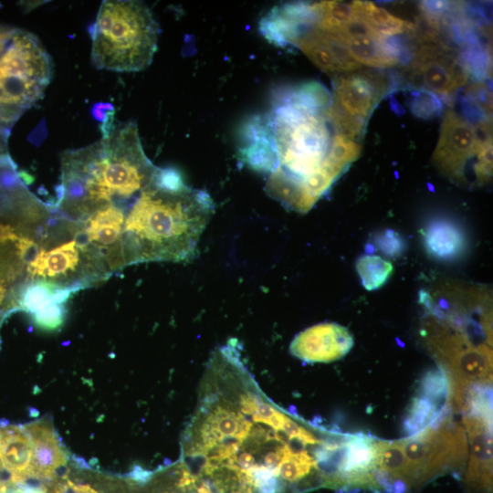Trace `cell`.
Masks as SVG:
<instances>
[{
  "label": "cell",
  "mask_w": 493,
  "mask_h": 493,
  "mask_svg": "<svg viewBox=\"0 0 493 493\" xmlns=\"http://www.w3.org/2000/svg\"><path fill=\"white\" fill-rule=\"evenodd\" d=\"M411 79L428 91L451 97L470 76L460 56L434 35H421L412 49Z\"/></svg>",
  "instance_id": "cell-7"
},
{
  "label": "cell",
  "mask_w": 493,
  "mask_h": 493,
  "mask_svg": "<svg viewBox=\"0 0 493 493\" xmlns=\"http://www.w3.org/2000/svg\"><path fill=\"white\" fill-rule=\"evenodd\" d=\"M321 70L328 73H348L361 68L347 53L344 47L334 36L309 27L302 32L292 43Z\"/></svg>",
  "instance_id": "cell-13"
},
{
  "label": "cell",
  "mask_w": 493,
  "mask_h": 493,
  "mask_svg": "<svg viewBox=\"0 0 493 493\" xmlns=\"http://www.w3.org/2000/svg\"><path fill=\"white\" fill-rule=\"evenodd\" d=\"M465 244L466 239L460 228L446 220L431 223L424 233L426 252L440 260H450L458 257Z\"/></svg>",
  "instance_id": "cell-17"
},
{
  "label": "cell",
  "mask_w": 493,
  "mask_h": 493,
  "mask_svg": "<svg viewBox=\"0 0 493 493\" xmlns=\"http://www.w3.org/2000/svg\"><path fill=\"white\" fill-rule=\"evenodd\" d=\"M72 288L53 282L33 279L20 292L18 309L27 312L31 318L47 311L55 305L64 304L76 292Z\"/></svg>",
  "instance_id": "cell-15"
},
{
  "label": "cell",
  "mask_w": 493,
  "mask_h": 493,
  "mask_svg": "<svg viewBox=\"0 0 493 493\" xmlns=\"http://www.w3.org/2000/svg\"><path fill=\"white\" fill-rule=\"evenodd\" d=\"M0 462L13 484H41L35 477L32 445L23 425L0 420Z\"/></svg>",
  "instance_id": "cell-12"
},
{
  "label": "cell",
  "mask_w": 493,
  "mask_h": 493,
  "mask_svg": "<svg viewBox=\"0 0 493 493\" xmlns=\"http://www.w3.org/2000/svg\"><path fill=\"white\" fill-rule=\"evenodd\" d=\"M331 101L323 85L309 82L285 91L263 117L276 158L268 194L299 212L310 209L344 173L329 159Z\"/></svg>",
  "instance_id": "cell-1"
},
{
  "label": "cell",
  "mask_w": 493,
  "mask_h": 493,
  "mask_svg": "<svg viewBox=\"0 0 493 493\" xmlns=\"http://www.w3.org/2000/svg\"><path fill=\"white\" fill-rule=\"evenodd\" d=\"M357 21L374 37H392L403 33H414L415 26L411 22L393 16L387 10L369 1H352Z\"/></svg>",
  "instance_id": "cell-16"
},
{
  "label": "cell",
  "mask_w": 493,
  "mask_h": 493,
  "mask_svg": "<svg viewBox=\"0 0 493 493\" xmlns=\"http://www.w3.org/2000/svg\"><path fill=\"white\" fill-rule=\"evenodd\" d=\"M356 270L366 290L383 287L393 272L391 262L376 255H363L356 261Z\"/></svg>",
  "instance_id": "cell-20"
},
{
  "label": "cell",
  "mask_w": 493,
  "mask_h": 493,
  "mask_svg": "<svg viewBox=\"0 0 493 493\" xmlns=\"http://www.w3.org/2000/svg\"><path fill=\"white\" fill-rule=\"evenodd\" d=\"M102 138L61 157V179L50 212L76 219L106 205H130L152 183L157 170L146 156L133 121L115 125L109 112Z\"/></svg>",
  "instance_id": "cell-2"
},
{
  "label": "cell",
  "mask_w": 493,
  "mask_h": 493,
  "mask_svg": "<svg viewBox=\"0 0 493 493\" xmlns=\"http://www.w3.org/2000/svg\"><path fill=\"white\" fill-rule=\"evenodd\" d=\"M333 90L331 104L342 113L366 123L386 94L388 85L377 74L359 71L336 76Z\"/></svg>",
  "instance_id": "cell-9"
},
{
  "label": "cell",
  "mask_w": 493,
  "mask_h": 493,
  "mask_svg": "<svg viewBox=\"0 0 493 493\" xmlns=\"http://www.w3.org/2000/svg\"><path fill=\"white\" fill-rule=\"evenodd\" d=\"M53 493H60V492H53Z\"/></svg>",
  "instance_id": "cell-29"
},
{
  "label": "cell",
  "mask_w": 493,
  "mask_h": 493,
  "mask_svg": "<svg viewBox=\"0 0 493 493\" xmlns=\"http://www.w3.org/2000/svg\"><path fill=\"white\" fill-rule=\"evenodd\" d=\"M362 146L358 142L341 133H336L331 140L329 159L338 167L345 171L358 159Z\"/></svg>",
  "instance_id": "cell-22"
},
{
  "label": "cell",
  "mask_w": 493,
  "mask_h": 493,
  "mask_svg": "<svg viewBox=\"0 0 493 493\" xmlns=\"http://www.w3.org/2000/svg\"><path fill=\"white\" fill-rule=\"evenodd\" d=\"M315 21L311 27L328 34L338 36L357 22L351 2L320 1L312 3Z\"/></svg>",
  "instance_id": "cell-18"
},
{
  "label": "cell",
  "mask_w": 493,
  "mask_h": 493,
  "mask_svg": "<svg viewBox=\"0 0 493 493\" xmlns=\"http://www.w3.org/2000/svg\"><path fill=\"white\" fill-rule=\"evenodd\" d=\"M32 445L35 477L52 481L67 469L69 455L48 416L23 425Z\"/></svg>",
  "instance_id": "cell-11"
},
{
  "label": "cell",
  "mask_w": 493,
  "mask_h": 493,
  "mask_svg": "<svg viewBox=\"0 0 493 493\" xmlns=\"http://www.w3.org/2000/svg\"><path fill=\"white\" fill-rule=\"evenodd\" d=\"M419 396L430 399L439 409L447 402L449 383L441 367L430 370L424 374L419 385Z\"/></svg>",
  "instance_id": "cell-21"
},
{
  "label": "cell",
  "mask_w": 493,
  "mask_h": 493,
  "mask_svg": "<svg viewBox=\"0 0 493 493\" xmlns=\"http://www.w3.org/2000/svg\"><path fill=\"white\" fill-rule=\"evenodd\" d=\"M485 142H477L474 126L449 109L443 117L433 163L453 182L467 184L466 164L471 157L477 158Z\"/></svg>",
  "instance_id": "cell-8"
},
{
  "label": "cell",
  "mask_w": 493,
  "mask_h": 493,
  "mask_svg": "<svg viewBox=\"0 0 493 493\" xmlns=\"http://www.w3.org/2000/svg\"><path fill=\"white\" fill-rule=\"evenodd\" d=\"M215 213L210 194L184 183L174 168H158L127 215V266L146 261L187 262Z\"/></svg>",
  "instance_id": "cell-3"
},
{
  "label": "cell",
  "mask_w": 493,
  "mask_h": 493,
  "mask_svg": "<svg viewBox=\"0 0 493 493\" xmlns=\"http://www.w3.org/2000/svg\"><path fill=\"white\" fill-rule=\"evenodd\" d=\"M19 237L16 229L11 225L0 223V244L9 241L16 242Z\"/></svg>",
  "instance_id": "cell-27"
},
{
  "label": "cell",
  "mask_w": 493,
  "mask_h": 493,
  "mask_svg": "<svg viewBox=\"0 0 493 493\" xmlns=\"http://www.w3.org/2000/svg\"><path fill=\"white\" fill-rule=\"evenodd\" d=\"M378 458L377 467L387 471L393 479L404 481L414 490L411 469L404 456L402 440L400 441H376Z\"/></svg>",
  "instance_id": "cell-19"
},
{
  "label": "cell",
  "mask_w": 493,
  "mask_h": 493,
  "mask_svg": "<svg viewBox=\"0 0 493 493\" xmlns=\"http://www.w3.org/2000/svg\"><path fill=\"white\" fill-rule=\"evenodd\" d=\"M402 445L414 490L439 475L461 469L467 456L465 432L451 419L437 429L423 428Z\"/></svg>",
  "instance_id": "cell-6"
},
{
  "label": "cell",
  "mask_w": 493,
  "mask_h": 493,
  "mask_svg": "<svg viewBox=\"0 0 493 493\" xmlns=\"http://www.w3.org/2000/svg\"><path fill=\"white\" fill-rule=\"evenodd\" d=\"M470 443V458L466 481L471 487L491 488L492 422L464 416Z\"/></svg>",
  "instance_id": "cell-14"
},
{
  "label": "cell",
  "mask_w": 493,
  "mask_h": 493,
  "mask_svg": "<svg viewBox=\"0 0 493 493\" xmlns=\"http://www.w3.org/2000/svg\"></svg>",
  "instance_id": "cell-30"
},
{
  "label": "cell",
  "mask_w": 493,
  "mask_h": 493,
  "mask_svg": "<svg viewBox=\"0 0 493 493\" xmlns=\"http://www.w3.org/2000/svg\"><path fill=\"white\" fill-rule=\"evenodd\" d=\"M409 108L415 116L423 119L436 117L443 110V105L438 97L424 89L411 93Z\"/></svg>",
  "instance_id": "cell-23"
},
{
  "label": "cell",
  "mask_w": 493,
  "mask_h": 493,
  "mask_svg": "<svg viewBox=\"0 0 493 493\" xmlns=\"http://www.w3.org/2000/svg\"><path fill=\"white\" fill-rule=\"evenodd\" d=\"M1 319V318H0Z\"/></svg>",
  "instance_id": "cell-31"
},
{
  "label": "cell",
  "mask_w": 493,
  "mask_h": 493,
  "mask_svg": "<svg viewBox=\"0 0 493 493\" xmlns=\"http://www.w3.org/2000/svg\"><path fill=\"white\" fill-rule=\"evenodd\" d=\"M353 346V338L343 326L325 322L299 333L290 343V352L307 362H330L345 356Z\"/></svg>",
  "instance_id": "cell-10"
},
{
  "label": "cell",
  "mask_w": 493,
  "mask_h": 493,
  "mask_svg": "<svg viewBox=\"0 0 493 493\" xmlns=\"http://www.w3.org/2000/svg\"><path fill=\"white\" fill-rule=\"evenodd\" d=\"M374 243L383 255L390 257H400L405 247L403 237L396 231L391 229H386L376 235Z\"/></svg>",
  "instance_id": "cell-26"
},
{
  "label": "cell",
  "mask_w": 493,
  "mask_h": 493,
  "mask_svg": "<svg viewBox=\"0 0 493 493\" xmlns=\"http://www.w3.org/2000/svg\"><path fill=\"white\" fill-rule=\"evenodd\" d=\"M437 410L430 399L418 395L412 402L407 416L422 430L427 426Z\"/></svg>",
  "instance_id": "cell-25"
},
{
  "label": "cell",
  "mask_w": 493,
  "mask_h": 493,
  "mask_svg": "<svg viewBox=\"0 0 493 493\" xmlns=\"http://www.w3.org/2000/svg\"><path fill=\"white\" fill-rule=\"evenodd\" d=\"M465 98L462 100L468 105L479 110L489 118L492 114V92L483 82L477 81L467 86L465 91Z\"/></svg>",
  "instance_id": "cell-24"
},
{
  "label": "cell",
  "mask_w": 493,
  "mask_h": 493,
  "mask_svg": "<svg viewBox=\"0 0 493 493\" xmlns=\"http://www.w3.org/2000/svg\"><path fill=\"white\" fill-rule=\"evenodd\" d=\"M8 132H5V129L0 127V153H4V144L5 143V139Z\"/></svg>",
  "instance_id": "cell-28"
},
{
  "label": "cell",
  "mask_w": 493,
  "mask_h": 493,
  "mask_svg": "<svg viewBox=\"0 0 493 493\" xmlns=\"http://www.w3.org/2000/svg\"><path fill=\"white\" fill-rule=\"evenodd\" d=\"M91 61L99 69L134 72L146 68L157 50L159 26L140 1H102L89 27Z\"/></svg>",
  "instance_id": "cell-4"
},
{
  "label": "cell",
  "mask_w": 493,
  "mask_h": 493,
  "mask_svg": "<svg viewBox=\"0 0 493 493\" xmlns=\"http://www.w3.org/2000/svg\"><path fill=\"white\" fill-rule=\"evenodd\" d=\"M0 36V100H40L53 75L50 56L29 32L5 27Z\"/></svg>",
  "instance_id": "cell-5"
}]
</instances>
